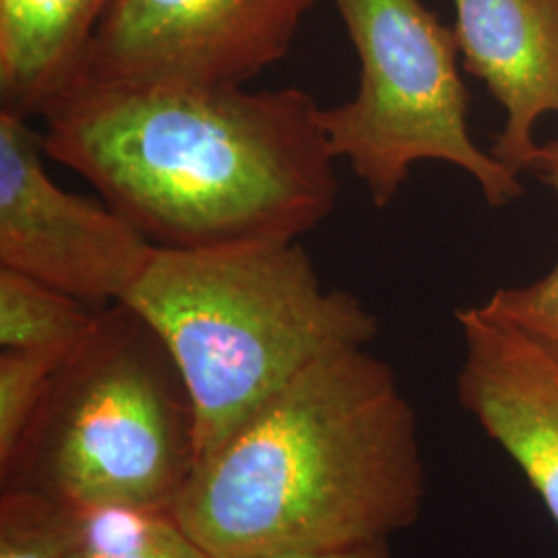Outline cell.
<instances>
[{"label":"cell","mask_w":558,"mask_h":558,"mask_svg":"<svg viewBox=\"0 0 558 558\" xmlns=\"http://www.w3.org/2000/svg\"><path fill=\"white\" fill-rule=\"evenodd\" d=\"M46 158L158 248L288 242L336 209V156L299 87H98L44 119Z\"/></svg>","instance_id":"cell-1"},{"label":"cell","mask_w":558,"mask_h":558,"mask_svg":"<svg viewBox=\"0 0 558 558\" xmlns=\"http://www.w3.org/2000/svg\"><path fill=\"white\" fill-rule=\"evenodd\" d=\"M426 495L418 422L366 348L304 368L201 459L172 518L211 558L389 539Z\"/></svg>","instance_id":"cell-2"},{"label":"cell","mask_w":558,"mask_h":558,"mask_svg":"<svg viewBox=\"0 0 558 558\" xmlns=\"http://www.w3.org/2000/svg\"><path fill=\"white\" fill-rule=\"evenodd\" d=\"M120 304L177 362L197 416L199 461L304 368L379 336L377 315L352 292L325 288L299 240L156 246Z\"/></svg>","instance_id":"cell-3"},{"label":"cell","mask_w":558,"mask_h":558,"mask_svg":"<svg viewBox=\"0 0 558 558\" xmlns=\"http://www.w3.org/2000/svg\"><path fill=\"white\" fill-rule=\"evenodd\" d=\"M197 461L177 362L133 308L110 304L60 364L0 478L85 513L172 515Z\"/></svg>","instance_id":"cell-4"},{"label":"cell","mask_w":558,"mask_h":558,"mask_svg":"<svg viewBox=\"0 0 558 558\" xmlns=\"http://www.w3.org/2000/svg\"><path fill=\"white\" fill-rule=\"evenodd\" d=\"M359 54L356 96L320 108L336 160H345L377 207L420 161H445L478 182L486 203L521 195L518 174L480 149L468 126L458 40L422 0H333Z\"/></svg>","instance_id":"cell-5"},{"label":"cell","mask_w":558,"mask_h":558,"mask_svg":"<svg viewBox=\"0 0 558 558\" xmlns=\"http://www.w3.org/2000/svg\"><path fill=\"white\" fill-rule=\"evenodd\" d=\"M315 2L110 0L77 89L246 85L286 57Z\"/></svg>","instance_id":"cell-6"},{"label":"cell","mask_w":558,"mask_h":558,"mask_svg":"<svg viewBox=\"0 0 558 558\" xmlns=\"http://www.w3.org/2000/svg\"><path fill=\"white\" fill-rule=\"evenodd\" d=\"M29 120L0 110V267L89 304H120L156 246L106 201L60 189Z\"/></svg>","instance_id":"cell-7"},{"label":"cell","mask_w":558,"mask_h":558,"mask_svg":"<svg viewBox=\"0 0 558 558\" xmlns=\"http://www.w3.org/2000/svg\"><path fill=\"white\" fill-rule=\"evenodd\" d=\"M461 408L513 459L558 527V362L476 306L456 313Z\"/></svg>","instance_id":"cell-8"},{"label":"cell","mask_w":558,"mask_h":558,"mask_svg":"<svg viewBox=\"0 0 558 558\" xmlns=\"http://www.w3.org/2000/svg\"><path fill=\"white\" fill-rule=\"evenodd\" d=\"M465 69L505 112L490 154L511 172H530L539 119L558 114V0H453Z\"/></svg>","instance_id":"cell-9"},{"label":"cell","mask_w":558,"mask_h":558,"mask_svg":"<svg viewBox=\"0 0 558 558\" xmlns=\"http://www.w3.org/2000/svg\"><path fill=\"white\" fill-rule=\"evenodd\" d=\"M108 2L0 0V110L46 119L75 92Z\"/></svg>","instance_id":"cell-10"},{"label":"cell","mask_w":558,"mask_h":558,"mask_svg":"<svg viewBox=\"0 0 558 558\" xmlns=\"http://www.w3.org/2000/svg\"><path fill=\"white\" fill-rule=\"evenodd\" d=\"M100 311L40 279L0 267L2 350L75 348L92 333Z\"/></svg>","instance_id":"cell-11"},{"label":"cell","mask_w":558,"mask_h":558,"mask_svg":"<svg viewBox=\"0 0 558 558\" xmlns=\"http://www.w3.org/2000/svg\"><path fill=\"white\" fill-rule=\"evenodd\" d=\"M89 513L34 490L2 488L0 558H71L85 542Z\"/></svg>","instance_id":"cell-12"},{"label":"cell","mask_w":558,"mask_h":558,"mask_svg":"<svg viewBox=\"0 0 558 558\" xmlns=\"http://www.w3.org/2000/svg\"><path fill=\"white\" fill-rule=\"evenodd\" d=\"M71 558H211L172 515L89 513L85 542Z\"/></svg>","instance_id":"cell-13"},{"label":"cell","mask_w":558,"mask_h":558,"mask_svg":"<svg viewBox=\"0 0 558 558\" xmlns=\"http://www.w3.org/2000/svg\"><path fill=\"white\" fill-rule=\"evenodd\" d=\"M80 345V343H77ZM75 345V348H77ZM75 348L2 350L0 354V470L13 459L60 364Z\"/></svg>","instance_id":"cell-14"},{"label":"cell","mask_w":558,"mask_h":558,"mask_svg":"<svg viewBox=\"0 0 558 558\" xmlns=\"http://www.w3.org/2000/svg\"><path fill=\"white\" fill-rule=\"evenodd\" d=\"M478 308L488 319L511 327L558 362V260L544 278L527 286L500 288Z\"/></svg>","instance_id":"cell-15"},{"label":"cell","mask_w":558,"mask_h":558,"mask_svg":"<svg viewBox=\"0 0 558 558\" xmlns=\"http://www.w3.org/2000/svg\"><path fill=\"white\" fill-rule=\"evenodd\" d=\"M255 558H393L389 550V539L339 546V548H317V550H288L276 555H263Z\"/></svg>","instance_id":"cell-16"},{"label":"cell","mask_w":558,"mask_h":558,"mask_svg":"<svg viewBox=\"0 0 558 558\" xmlns=\"http://www.w3.org/2000/svg\"><path fill=\"white\" fill-rule=\"evenodd\" d=\"M530 172L558 191V137L548 141L546 145H539L536 160Z\"/></svg>","instance_id":"cell-17"}]
</instances>
